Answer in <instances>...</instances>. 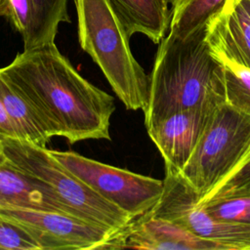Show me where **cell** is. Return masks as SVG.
<instances>
[{
    "label": "cell",
    "instance_id": "obj_9",
    "mask_svg": "<svg viewBox=\"0 0 250 250\" xmlns=\"http://www.w3.org/2000/svg\"><path fill=\"white\" fill-rule=\"evenodd\" d=\"M229 250L224 244L204 239L181 225L146 212L113 231L98 249Z\"/></svg>",
    "mask_w": 250,
    "mask_h": 250
},
{
    "label": "cell",
    "instance_id": "obj_6",
    "mask_svg": "<svg viewBox=\"0 0 250 250\" xmlns=\"http://www.w3.org/2000/svg\"><path fill=\"white\" fill-rule=\"evenodd\" d=\"M67 170L132 218L150 211L163 191V180L137 174L74 151L49 149Z\"/></svg>",
    "mask_w": 250,
    "mask_h": 250
},
{
    "label": "cell",
    "instance_id": "obj_7",
    "mask_svg": "<svg viewBox=\"0 0 250 250\" xmlns=\"http://www.w3.org/2000/svg\"><path fill=\"white\" fill-rule=\"evenodd\" d=\"M148 212L175 222L199 237L224 244L229 250H250V225L211 215L179 175L165 174L162 194Z\"/></svg>",
    "mask_w": 250,
    "mask_h": 250
},
{
    "label": "cell",
    "instance_id": "obj_18",
    "mask_svg": "<svg viewBox=\"0 0 250 250\" xmlns=\"http://www.w3.org/2000/svg\"><path fill=\"white\" fill-rule=\"evenodd\" d=\"M200 204L216 218L250 225V195L211 199Z\"/></svg>",
    "mask_w": 250,
    "mask_h": 250
},
{
    "label": "cell",
    "instance_id": "obj_17",
    "mask_svg": "<svg viewBox=\"0 0 250 250\" xmlns=\"http://www.w3.org/2000/svg\"><path fill=\"white\" fill-rule=\"evenodd\" d=\"M225 102L250 116V68L223 63Z\"/></svg>",
    "mask_w": 250,
    "mask_h": 250
},
{
    "label": "cell",
    "instance_id": "obj_26",
    "mask_svg": "<svg viewBox=\"0 0 250 250\" xmlns=\"http://www.w3.org/2000/svg\"><path fill=\"white\" fill-rule=\"evenodd\" d=\"M246 1H247V2H248V4L250 5V0H246Z\"/></svg>",
    "mask_w": 250,
    "mask_h": 250
},
{
    "label": "cell",
    "instance_id": "obj_15",
    "mask_svg": "<svg viewBox=\"0 0 250 250\" xmlns=\"http://www.w3.org/2000/svg\"><path fill=\"white\" fill-rule=\"evenodd\" d=\"M34 21L30 39L24 51L55 43L61 22H70L67 0H32Z\"/></svg>",
    "mask_w": 250,
    "mask_h": 250
},
{
    "label": "cell",
    "instance_id": "obj_19",
    "mask_svg": "<svg viewBox=\"0 0 250 250\" xmlns=\"http://www.w3.org/2000/svg\"><path fill=\"white\" fill-rule=\"evenodd\" d=\"M5 17L21 35L23 48L27 45L33 27L34 8L32 0H5Z\"/></svg>",
    "mask_w": 250,
    "mask_h": 250
},
{
    "label": "cell",
    "instance_id": "obj_8",
    "mask_svg": "<svg viewBox=\"0 0 250 250\" xmlns=\"http://www.w3.org/2000/svg\"><path fill=\"white\" fill-rule=\"evenodd\" d=\"M0 217L25 229L40 250L98 249L113 232L78 217L18 206H0Z\"/></svg>",
    "mask_w": 250,
    "mask_h": 250
},
{
    "label": "cell",
    "instance_id": "obj_14",
    "mask_svg": "<svg viewBox=\"0 0 250 250\" xmlns=\"http://www.w3.org/2000/svg\"><path fill=\"white\" fill-rule=\"evenodd\" d=\"M0 103L20 140L47 147L51 138L48 127L28 102L16 92L0 74Z\"/></svg>",
    "mask_w": 250,
    "mask_h": 250
},
{
    "label": "cell",
    "instance_id": "obj_3",
    "mask_svg": "<svg viewBox=\"0 0 250 250\" xmlns=\"http://www.w3.org/2000/svg\"><path fill=\"white\" fill-rule=\"evenodd\" d=\"M78 39L127 109H145L149 76L135 59L129 37L108 0H73Z\"/></svg>",
    "mask_w": 250,
    "mask_h": 250
},
{
    "label": "cell",
    "instance_id": "obj_11",
    "mask_svg": "<svg viewBox=\"0 0 250 250\" xmlns=\"http://www.w3.org/2000/svg\"><path fill=\"white\" fill-rule=\"evenodd\" d=\"M205 41L222 62L250 68V5L227 0L205 24Z\"/></svg>",
    "mask_w": 250,
    "mask_h": 250
},
{
    "label": "cell",
    "instance_id": "obj_21",
    "mask_svg": "<svg viewBox=\"0 0 250 250\" xmlns=\"http://www.w3.org/2000/svg\"><path fill=\"white\" fill-rule=\"evenodd\" d=\"M0 249L40 250L30 234L19 225L0 217Z\"/></svg>",
    "mask_w": 250,
    "mask_h": 250
},
{
    "label": "cell",
    "instance_id": "obj_22",
    "mask_svg": "<svg viewBox=\"0 0 250 250\" xmlns=\"http://www.w3.org/2000/svg\"><path fill=\"white\" fill-rule=\"evenodd\" d=\"M4 139H20L19 135L0 103V141Z\"/></svg>",
    "mask_w": 250,
    "mask_h": 250
},
{
    "label": "cell",
    "instance_id": "obj_24",
    "mask_svg": "<svg viewBox=\"0 0 250 250\" xmlns=\"http://www.w3.org/2000/svg\"><path fill=\"white\" fill-rule=\"evenodd\" d=\"M5 161H6V156L4 154V151H3V148H2V145L0 143V164H2Z\"/></svg>",
    "mask_w": 250,
    "mask_h": 250
},
{
    "label": "cell",
    "instance_id": "obj_20",
    "mask_svg": "<svg viewBox=\"0 0 250 250\" xmlns=\"http://www.w3.org/2000/svg\"><path fill=\"white\" fill-rule=\"evenodd\" d=\"M248 195H250V158L220 185L204 202L217 198Z\"/></svg>",
    "mask_w": 250,
    "mask_h": 250
},
{
    "label": "cell",
    "instance_id": "obj_16",
    "mask_svg": "<svg viewBox=\"0 0 250 250\" xmlns=\"http://www.w3.org/2000/svg\"><path fill=\"white\" fill-rule=\"evenodd\" d=\"M227 0H177L172 6L169 33L185 38L205 26Z\"/></svg>",
    "mask_w": 250,
    "mask_h": 250
},
{
    "label": "cell",
    "instance_id": "obj_2",
    "mask_svg": "<svg viewBox=\"0 0 250 250\" xmlns=\"http://www.w3.org/2000/svg\"><path fill=\"white\" fill-rule=\"evenodd\" d=\"M224 101V66L205 41V26L185 38L168 33L149 75L146 127L176 111Z\"/></svg>",
    "mask_w": 250,
    "mask_h": 250
},
{
    "label": "cell",
    "instance_id": "obj_1",
    "mask_svg": "<svg viewBox=\"0 0 250 250\" xmlns=\"http://www.w3.org/2000/svg\"><path fill=\"white\" fill-rule=\"evenodd\" d=\"M0 74L34 108L52 137L69 144L110 140L114 98L82 77L55 43L23 50Z\"/></svg>",
    "mask_w": 250,
    "mask_h": 250
},
{
    "label": "cell",
    "instance_id": "obj_4",
    "mask_svg": "<svg viewBox=\"0 0 250 250\" xmlns=\"http://www.w3.org/2000/svg\"><path fill=\"white\" fill-rule=\"evenodd\" d=\"M250 158V116L225 101L214 109L179 176L206 198Z\"/></svg>",
    "mask_w": 250,
    "mask_h": 250
},
{
    "label": "cell",
    "instance_id": "obj_5",
    "mask_svg": "<svg viewBox=\"0 0 250 250\" xmlns=\"http://www.w3.org/2000/svg\"><path fill=\"white\" fill-rule=\"evenodd\" d=\"M0 143L8 161L47 184L75 217L112 231L133 219L67 170L47 147L20 139H4Z\"/></svg>",
    "mask_w": 250,
    "mask_h": 250
},
{
    "label": "cell",
    "instance_id": "obj_13",
    "mask_svg": "<svg viewBox=\"0 0 250 250\" xmlns=\"http://www.w3.org/2000/svg\"><path fill=\"white\" fill-rule=\"evenodd\" d=\"M128 37L142 33L159 44L170 25L167 0H108Z\"/></svg>",
    "mask_w": 250,
    "mask_h": 250
},
{
    "label": "cell",
    "instance_id": "obj_10",
    "mask_svg": "<svg viewBox=\"0 0 250 250\" xmlns=\"http://www.w3.org/2000/svg\"><path fill=\"white\" fill-rule=\"evenodd\" d=\"M218 104L176 111L146 126L164 160L166 175L181 173Z\"/></svg>",
    "mask_w": 250,
    "mask_h": 250
},
{
    "label": "cell",
    "instance_id": "obj_25",
    "mask_svg": "<svg viewBox=\"0 0 250 250\" xmlns=\"http://www.w3.org/2000/svg\"><path fill=\"white\" fill-rule=\"evenodd\" d=\"M177 0H167V2H168V4H171L172 6L175 4V2H176Z\"/></svg>",
    "mask_w": 250,
    "mask_h": 250
},
{
    "label": "cell",
    "instance_id": "obj_12",
    "mask_svg": "<svg viewBox=\"0 0 250 250\" xmlns=\"http://www.w3.org/2000/svg\"><path fill=\"white\" fill-rule=\"evenodd\" d=\"M0 206H18L74 216L47 184L22 172L7 158L0 164Z\"/></svg>",
    "mask_w": 250,
    "mask_h": 250
},
{
    "label": "cell",
    "instance_id": "obj_23",
    "mask_svg": "<svg viewBox=\"0 0 250 250\" xmlns=\"http://www.w3.org/2000/svg\"><path fill=\"white\" fill-rule=\"evenodd\" d=\"M5 0H0V16H4L5 15Z\"/></svg>",
    "mask_w": 250,
    "mask_h": 250
}]
</instances>
